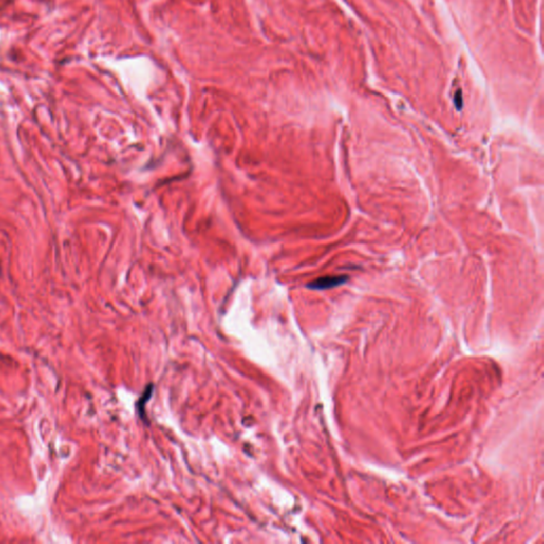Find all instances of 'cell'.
<instances>
[{
	"instance_id": "1",
	"label": "cell",
	"mask_w": 544,
	"mask_h": 544,
	"mask_svg": "<svg viewBox=\"0 0 544 544\" xmlns=\"http://www.w3.org/2000/svg\"><path fill=\"white\" fill-rule=\"evenodd\" d=\"M348 281V277L346 275H338V276H322L319 277L315 281L310 282L307 287L314 290H325L334 288L340 285H344Z\"/></svg>"
},
{
	"instance_id": "2",
	"label": "cell",
	"mask_w": 544,
	"mask_h": 544,
	"mask_svg": "<svg viewBox=\"0 0 544 544\" xmlns=\"http://www.w3.org/2000/svg\"><path fill=\"white\" fill-rule=\"evenodd\" d=\"M454 101H455V105H456V107H457V110H461L462 104H463V100H462V92H461V90H457L456 95H455V98H454Z\"/></svg>"
}]
</instances>
